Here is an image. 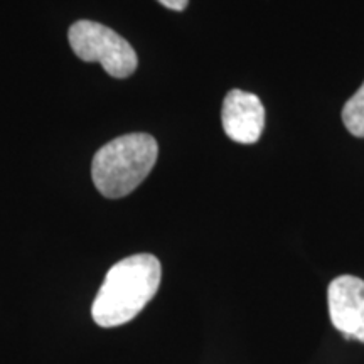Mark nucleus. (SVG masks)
Listing matches in <instances>:
<instances>
[{"mask_svg":"<svg viewBox=\"0 0 364 364\" xmlns=\"http://www.w3.org/2000/svg\"><path fill=\"white\" fill-rule=\"evenodd\" d=\"M162 267L150 253L132 255L108 270L91 306L100 327L124 326L135 318L161 287Z\"/></svg>","mask_w":364,"mask_h":364,"instance_id":"1","label":"nucleus"},{"mask_svg":"<svg viewBox=\"0 0 364 364\" xmlns=\"http://www.w3.org/2000/svg\"><path fill=\"white\" fill-rule=\"evenodd\" d=\"M159 156L157 140L149 134L122 135L105 144L91 162V177L108 199L129 196L147 179Z\"/></svg>","mask_w":364,"mask_h":364,"instance_id":"2","label":"nucleus"},{"mask_svg":"<svg viewBox=\"0 0 364 364\" xmlns=\"http://www.w3.org/2000/svg\"><path fill=\"white\" fill-rule=\"evenodd\" d=\"M68 39L76 56L86 63L98 61L113 78H129L139 66V58L129 41L100 22H75Z\"/></svg>","mask_w":364,"mask_h":364,"instance_id":"3","label":"nucleus"},{"mask_svg":"<svg viewBox=\"0 0 364 364\" xmlns=\"http://www.w3.org/2000/svg\"><path fill=\"white\" fill-rule=\"evenodd\" d=\"M332 326L346 338L364 343V280L353 275L338 277L327 290Z\"/></svg>","mask_w":364,"mask_h":364,"instance_id":"4","label":"nucleus"},{"mask_svg":"<svg viewBox=\"0 0 364 364\" xmlns=\"http://www.w3.org/2000/svg\"><path fill=\"white\" fill-rule=\"evenodd\" d=\"M221 122L225 134L236 144H255L265 127V108L257 95L231 90L223 102Z\"/></svg>","mask_w":364,"mask_h":364,"instance_id":"5","label":"nucleus"},{"mask_svg":"<svg viewBox=\"0 0 364 364\" xmlns=\"http://www.w3.org/2000/svg\"><path fill=\"white\" fill-rule=\"evenodd\" d=\"M343 122L349 134L364 139V83L344 105Z\"/></svg>","mask_w":364,"mask_h":364,"instance_id":"6","label":"nucleus"},{"mask_svg":"<svg viewBox=\"0 0 364 364\" xmlns=\"http://www.w3.org/2000/svg\"><path fill=\"white\" fill-rule=\"evenodd\" d=\"M159 2H161L164 7L171 9V11L181 12V11H184L186 7H188L189 0H159Z\"/></svg>","mask_w":364,"mask_h":364,"instance_id":"7","label":"nucleus"}]
</instances>
